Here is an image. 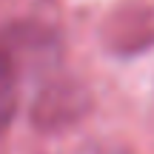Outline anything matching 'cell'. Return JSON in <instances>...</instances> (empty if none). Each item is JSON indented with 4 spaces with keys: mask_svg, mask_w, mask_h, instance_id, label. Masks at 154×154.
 I'll use <instances>...</instances> for the list:
<instances>
[{
    "mask_svg": "<svg viewBox=\"0 0 154 154\" xmlns=\"http://www.w3.org/2000/svg\"><path fill=\"white\" fill-rule=\"evenodd\" d=\"M0 49L14 63L17 74H23L26 69L29 72H54L57 63L63 60V43L57 32L34 20L11 23L9 29H3Z\"/></svg>",
    "mask_w": 154,
    "mask_h": 154,
    "instance_id": "obj_1",
    "label": "cell"
},
{
    "mask_svg": "<svg viewBox=\"0 0 154 154\" xmlns=\"http://www.w3.org/2000/svg\"><path fill=\"white\" fill-rule=\"evenodd\" d=\"M88 109V94L74 80H54L37 94L32 117L40 128H60Z\"/></svg>",
    "mask_w": 154,
    "mask_h": 154,
    "instance_id": "obj_2",
    "label": "cell"
},
{
    "mask_svg": "<svg viewBox=\"0 0 154 154\" xmlns=\"http://www.w3.org/2000/svg\"><path fill=\"white\" fill-rule=\"evenodd\" d=\"M17 100H20V74H17L14 63L6 57V51L0 49V134L14 120Z\"/></svg>",
    "mask_w": 154,
    "mask_h": 154,
    "instance_id": "obj_3",
    "label": "cell"
}]
</instances>
